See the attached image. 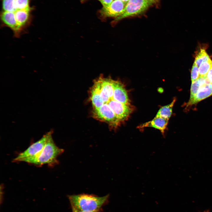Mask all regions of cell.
Wrapping results in <instances>:
<instances>
[{
    "label": "cell",
    "instance_id": "6da1fadb",
    "mask_svg": "<svg viewBox=\"0 0 212 212\" xmlns=\"http://www.w3.org/2000/svg\"><path fill=\"white\" fill-rule=\"evenodd\" d=\"M93 117L115 128L132 111L124 85L120 81L101 75L94 81L90 90Z\"/></svg>",
    "mask_w": 212,
    "mask_h": 212
},
{
    "label": "cell",
    "instance_id": "7a4b0ae2",
    "mask_svg": "<svg viewBox=\"0 0 212 212\" xmlns=\"http://www.w3.org/2000/svg\"><path fill=\"white\" fill-rule=\"evenodd\" d=\"M109 197V195L99 197L84 193L68 196L71 207L80 211H99L106 203Z\"/></svg>",
    "mask_w": 212,
    "mask_h": 212
},
{
    "label": "cell",
    "instance_id": "3957f363",
    "mask_svg": "<svg viewBox=\"0 0 212 212\" xmlns=\"http://www.w3.org/2000/svg\"><path fill=\"white\" fill-rule=\"evenodd\" d=\"M63 151V149L59 148L54 143L52 135L39 153L26 163L37 165L44 164L53 165L58 163L57 158Z\"/></svg>",
    "mask_w": 212,
    "mask_h": 212
},
{
    "label": "cell",
    "instance_id": "277c9868",
    "mask_svg": "<svg viewBox=\"0 0 212 212\" xmlns=\"http://www.w3.org/2000/svg\"><path fill=\"white\" fill-rule=\"evenodd\" d=\"M153 4L149 0H129L122 13L114 19L112 24H115L125 18L141 14Z\"/></svg>",
    "mask_w": 212,
    "mask_h": 212
},
{
    "label": "cell",
    "instance_id": "5b68a950",
    "mask_svg": "<svg viewBox=\"0 0 212 212\" xmlns=\"http://www.w3.org/2000/svg\"><path fill=\"white\" fill-rule=\"evenodd\" d=\"M53 131L48 132L38 141L31 145L25 150L19 154L13 161L14 162H26L29 160L37 156L42 150Z\"/></svg>",
    "mask_w": 212,
    "mask_h": 212
},
{
    "label": "cell",
    "instance_id": "8992f818",
    "mask_svg": "<svg viewBox=\"0 0 212 212\" xmlns=\"http://www.w3.org/2000/svg\"><path fill=\"white\" fill-rule=\"evenodd\" d=\"M127 3L119 0H113L108 6L103 7L100 13L103 18L114 17L115 19L122 13Z\"/></svg>",
    "mask_w": 212,
    "mask_h": 212
},
{
    "label": "cell",
    "instance_id": "52a82bcc",
    "mask_svg": "<svg viewBox=\"0 0 212 212\" xmlns=\"http://www.w3.org/2000/svg\"><path fill=\"white\" fill-rule=\"evenodd\" d=\"M1 19L2 26L10 28L15 37L19 38L22 35L15 19L14 12L4 11L1 14Z\"/></svg>",
    "mask_w": 212,
    "mask_h": 212
},
{
    "label": "cell",
    "instance_id": "ba28073f",
    "mask_svg": "<svg viewBox=\"0 0 212 212\" xmlns=\"http://www.w3.org/2000/svg\"><path fill=\"white\" fill-rule=\"evenodd\" d=\"M30 9L17 10L14 12L15 19L21 35L25 33L31 21Z\"/></svg>",
    "mask_w": 212,
    "mask_h": 212
},
{
    "label": "cell",
    "instance_id": "9c48e42d",
    "mask_svg": "<svg viewBox=\"0 0 212 212\" xmlns=\"http://www.w3.org/2000/svg\"><path fill=\"white\" fill-rule=\"evenodd\" d=\"M212 95V84L209 82L206 77V83L200 85L197 94L192 100L189 101L187 107L196 104Z\"/></svg>",
    "mask_w": 212,
    "mask_h": 212
},
{
    "label": "cell",
    "instance_id": "30bf717a",
    "mask_svg": "<svg viewBox=\"0 0 212 212\" xmlns=\"http://www.w3.org/2000/svg\"><path fill=\"white\" fill-rule=\"evenodd\" d=\"M168 120L161 117H155L151 120L141 125L138 127L142 129L147 127H152L160 130L163 134L167 127Z\"/></svg>",
    "mask_w": 212,
    "mask_h": 212
},
{
    "label": "cell",
    "instance_id": "8fae6325",
    "mask_svg": "<svg viewBox=\"0 0 212 212\" xmlns=\"http://www.w3.org/2000/svg\"><path fill=\"white\" fill-rule=\"evenodd\" d=\"M175 101L176 99L174 98L171 103L162 107L159 110L155 117L169 120L172 115L173 107Z\"/></svg>",
    "mask_w": 212,
    "mask_h": 212
},
{
    "label": "cell",
    "instance_id": "7c38bea8",
    "mask_svg": "<svg viewBox=\"0 0 212 212\" xmlns=\"http://www.w3.org/2000/svg\"><path fill=\"white\" fill-rule=\"evenodd\" d=\"M212 67V61L210 58L202 62L198 68L200 76H206Z\"/></svg>",
    "mask_w": 212,
    "mask_h": 212
},
{
    "label": "cell",
    "instance_id": "4fadbf2b",
    "mask_svg": "<svg viewBox=\"0 0 212 212\" xmlns=\"http://www.w3.org/2000/svg\"><path fill=\"white\" fill-rule=\"evenodd\" d=\"M209 59V56L205 50L201 49L196 56L194 63L198 67L202 62Z\"/></svg>",
    "mask_w": 212,
    "mask_h": 212
},
{
    "label": "cell",
    "instance_id": "5bb4252c",
    "mask_svg": "<svg viewBox=\"0 0 212 212\" xmlns=\"http://www.w3.org/2000/svg\"><path fill=\"white\" fill-rule=\"evenodd\" d=\"M2 2L4 11L14 12L16 10L15 0H2Z\"/></svg>",
    "mask_w": 212,
    "mask_h": 212
},
{
    "label": "cell",
    "instance_id": "9a60e30c",
    "mask_svg": "<svg viewBox=\"0 0 212 212\" xmlns=\"http://www.w3.org/2000/svg\"><path fill=\"white\" fill-rule=\"evenodd\" d=\"M200 86V84L198 79L192 82L190 98L189 101L191 100L194 97L198 92Z\"/></svg>",
    "mask_w": 212,
    "mask_h": 212
},
{
    "label": "cell",
    "instance_id": "2e32d148",
    "mask_svg": "<svg viewBox=\"0 0 212 212\" xmlns=\"http://www.w3.org/2000/svg\"><path fill=\"white\" fill-rule=\"evenodd\" d=\"M15 2L16 10L30 9L29 0H15Z\"/></svg>",
    "mask_w": 212,
    "mask_h": 212
},
{
    "label": "cell",
    "instance_id": "e0dca14e",
    "mask_svg": "<svg viewBox=\"0 0 212 212\" xmlns=\"http://www.w3.org/2000/svg\"><path fill=\"white\" fill-rule=\"evenodd\" d=\"M199 77L198 67L194 63L191 70V77L192 82L197 80Z\"/></svg>",
    "mask_w": 212,
    "mask_h": 212
},
{
    "label": "cell",
    "instance_id": "ac0fdd59",
    "mask_svg": "<svg viewBox=\"0 0 212 212\" xmlns=\"http://www.w3.org/2000/svg\"><path fill=\"white\" fill-rule=\"evenodd\" d=\"M85 1L86 0H82ZM101 3L103 7H106L109 6L113 0H98Z\"/></svg>",
    "mask_w": 212,
    "mask_h": 212
},
{
    "label": "cell",
    "instance_id": "d6986e66",
    "mask_svg": "<svg viewBox=\"0 0 212 212\" xmlns=\"http://www.w3.org/2000/svg\"><path fill=\"white\" fill-rule=\"evenodd\" d=\"M206 77L209 82L212 84V67L207 74Z\"/></svg>",
    "mask_w": 212,
    "mask_h": 212
},
{
    "label": "cell",
    "instance_id": "ffe728a7",
    "mask_svg": "<svg viewBox=\"0 0 212 212\" xmlns=\"http://www.w3.org/2000/svg\"><path fill=\"white\" fill-rule=\"evenodd\" d=\"M72 211V212H99V211H83L78 210L75 208L71 207Z\"/></svg>",
    "mask_w": 212,
    "mask_h": 212
},
{
    "label": "cell",
    "instance_id": "44dd1931",
    "mask_svg": "<svg viewBox=\"0 0 212 212\" xmlns=\"http://www.w3.org/2000/svg\"><path fill=\"white\" fill-rule=\"evenodd\" d=\"M151 1L153 4L158 3L159 0H149Z\"/></svg>",
    "mask_w": 212,
    "mask_h": 212
},
{
    "label": "cell",
    "instance_id": "7402d4cb",
    "mask_svg": "<svg viewBox=\"0 0 212 212\" xmlns=\"http://www.w3.org/2000/svg\"><path fill=\"white\" fill-rule=\"evenodd\" d=\"M120 1H122L125 2H127L129 1V0H119Z\"/></svg>",
    "mask_w": 212,
    "mask_h": 212
},
{
    "label": "cell",
    "instance_id": "603a6c76",
    "mask_svg": "<svg viewBox=\"0 0 212 212\" xmlns=\"http://www.w3.org/2000/svg\"><path fill=\"white\" fill-rule=\"evenodd\" d=\"M204 212H210V211L209 210H207L206 211H205Z\"/></svg>",
    "mask_w": 212,
    "mask_h": 212
}]
</instances>
